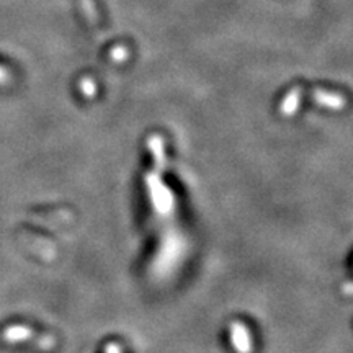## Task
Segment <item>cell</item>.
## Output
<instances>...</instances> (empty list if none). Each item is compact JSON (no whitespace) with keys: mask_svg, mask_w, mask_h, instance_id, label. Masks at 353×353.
Here are the masks:
<instances>
[{"mask_svg":"<svg viewBox=\"0 0 353 353\" xmlns=\"http://www.w3.org/2000/svg\"><path fill=\"white\" fill-rule=\"evenodd\" d=\"M149 151L154 156V170L145 176V187H148L149 198H151L152 208L156 210L159 216H170L174 213V195L170 188L167 187L162 180L167 162H165V151H164V139L161 136H151L148 141Z\"/></svg>","mask_w":353,"mask_h":353,"instance_id":"obj_1","label":"cell"},{"mask_svg":"<svg viewBox=\"0 0 353 353\" xmlns=\"http://www.w3.org/2000/svg\"><path fill=\"white\" fill-rule=\"evenodd\" d=\"M231 343L239 353H250L252 352V335L250 330L245 327V324L242 322H232L231 329Z\"/></svg>","mask_w":353,"mask_h":353,"instance_id":"obj_2","label":"cell"},{"mask_svg":"<svg viewBox=\"0 0 353 353\" xmlns=\"http://www.w3.org/2000/svg\"><path fill=\"white\" fill-rule=\"evenodd\" d=\"M312 99H314L321 107L330 108V110H341L345 107V99L341 95H335V94H327L324 90H316L312 94Z\"/></svg>","mask_w":353,"mask_h":353,"instance_id":"obj_3","label":"cell"},{"mask_svg":"<svg viewBox=\"0 0 353 353\" xmlns=\"http://www.w3.org/2000/svg\"><path fill=\"white\" fill-rule=\"evenodd\" d=\"M301 95H303L301 88H294V90H291L290 94L285 97L283 101H281L280 112L283 113L285 117H291V114L296 113V110L299 107V100H301Z\"/></svg>","mask_w":353,"mask_h":353,"instance_id":"obj_4","label":"cell"},{"mask_svg":"<svg viewBox=\"0 0 353 353\" xmlns=\"http://www.w3.org/2000/svg\"><path fill=\"white\" fill-rule=\"evenodd\" d=\"M30 337H33V330L26 325H12L3 332V339L7 342H23Z\"/></svg>","mask_w":353,"mask_h":353,"instance_id":"obj_5","label":"cell"},{"mask_svg":"<svg viewBox=\"0 0 353 353\" xmlns=\"http://www.w3.org/2000/svg\"><path fill=\"white\" fill-rule=\"evenodd\" d=\"M82 8L85 10V13L88 15V19L90 21H97V13H95V7L94 3H92V0H82Z\"/></svg>","mask_w":353,"mask_h":353,"instance_id":"obj_6","label":"cell"},{"mask_svg":"<svg viewBox=\"0 0 353 353\" xmlns=\"http://www.w3.org/2000/svg\"><path fill=\"white\" fill-rule=\"evenodd\" d=\"M82 88H83V94H85L87 97H94L95 87H94V83H92L90 81H83Z\"/></svg>","mask_w":353,"mask_h":353,"instance_id":"obj_7","label":"cell"},{"mask_svg":"<svg viewBox=\"0 0 353 353\" xmlns=\"http://www.w3.org/2000/svg\"><path fill=\"white\" fill-rule=\"evenodd\" d=\"M105 353H121V347L118 343H108L105 348Z\"/></svg>","mask_w":353,"mask_h":353,"instance_id":"obj_8","label":"cell"},{"mask_svg":"<svg viewBox=\"0 0 353 353\" xmlns=\"http://www.w3.org/2000/svg\"><path fill=\"white\" fill-rule=\"evenodd\" d=\"M8 81V72L3 68H0V83H6Z\"/></svg>","mask_w":353,"mask_h":353,"instance_id":"obj_9","label":"cell"},{"mask_svg":"<svg viewBox=\"0 0 353 353\" xmlns=\"http://www.w3.org/2000/svg\"><path fill=\"white\" fill-rule=\"evenodd\" d=\"M345 293H352V288H350V283L345 285Z\"/></svg>","mask_w":353,"mask_h":353,"instance_id":"obj_10","label":"cell"}]
</instances>
